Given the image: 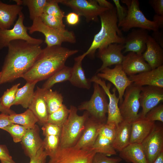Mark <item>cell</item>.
Returning a JSON list of instances; mask_svg holds the SVG:
<instances>
[{
	"mask_svg": "<svg viewBox=\"0 0 163 163\" xmlns=\"http://www.w3.org/2000/svg\"><path fill=\"white\" fill-rule=\"evenodd\" d=\"M9 119V115L4 113L0 114V129H2L11 124Z\"/></svg>",
	"mask_w": 163,
	"mask_h": 163,
	"instance_id": "obj_51",
	"label": "cell"
},
{
	"mask_svg": "<svg viewBox=\"0 0 163 163\" xmlns=\"http://www.w3.org/2000/svg\"><path fill=\"white\" fill-rule=\"evenodd\" d=\"M121 64L123 69L129 76L151 70L144 60L142 54H139L133 52H129L124 56Z\"/></svg>",
	"mask_w": 163,
	"mask_h": 163,
	"instance_id": "obj_19",
	"label": "cell"
},
{
	"mask_svg": "<svg viewBox=\"0 0 163 163\" xmlns=\"http://www.w3.org/2000/svg\"><path fill=\"white\" fill-rule=\"evenodd\" d=\"M148 163H153L163 152V127L155 126L141 144Z\"/></svg>",
	"mask_w": 163,
	"mask_h": 163,
	"instance_id": "obj_14",
	"label": "cell"
},
{
	"mask_svg": "<svg viewBox=\"0 0 163 163\" xmlns=\"http://www.w3.org/2000/svg\"><path fill=\"white\" fill-rule=\"evenodd\" d=\"M149 36L147 30L138 28L133 29L125 37L123 53L133 52L142 54L146 50V43Z\"/></svg>",
	"mask_w": 163,
	"mask_h": 163,
	"instance_id": "obj_17",
	"label": "cell"
},
{
	"mask_svg": "<svg viewBox=\"0 0 163 163\" xmlns=\"http://www.w3.org/2000/svg\"><path fill=\"white\" fill-rule=\"evenodd\" d=\"M163 101V88L153 86L141 87L139 102L142 107L139 116L145 117L147 113Z\"/></svg>",
	"mask_w": 163,
	"mask_h": 163,
	"instance_id": "obj_15",
	"label": "cell"
},
{
	"mask_svg": "<svg viewBox=\"0 0 163 163\" xmlns=\"http://www.w3.org/2000/svg\"><path fill=\"white\" fill-rule=\"evenodd\" d=\"M24 16L21 12L18 16V18L11 29L0 30V50L8 47L11 41L22 40L35 45H40L43 40L40 39L34 38L30 36L27 32V27L24 24Z\"/></svg>",
	"mask_w": 163,
	"mask_h": 163,
	"instance_id": "obj_9",
	"label": "cell"
},
{
	"mask_svg": "<svg viewBox=\"0 0 163 163\" xmlns=\"http://www.w3.org/2000/svg\"><path fill=\"white\" fill-rule=\"evenodd\" d=\"M16 4L27 6L29 10L30 19L32 21L40 18L43 12L47 0H14Z\"/></svg>",
	"mask_w": 163,
	"mask_h": 163,
	"instance_id": "obj_31",
	"label": "cell"
},
{
	"mask_svg": "<svg viewBox=\"0 0 163 163\" xmlns=\"http://www.w3.org/2000/svg\"><path fill=\"white\" fill-rule=\"evenodd\" d=\"M120 152V157L132 163H148L141 144L130 143Z\"/></svg>",
	"mask_w": 163,
	"mask_h": 163,
	"instance_id": "obj_28",
	"label": "cell"
},
{
	"mask_svg": "<svg viewBox=\"0 0 163 163\" xmlns=\"http://www.w3.org/2000/svg\"><path fill=\"white\" fill-rule=\"evenodd\" d=\"M47 156L43 145L35 155L30 158L29 163H46Z\"/></svg>",
	"mask_w": 163,
	"mask_h": 163,
	"instance_id": "obj_46",
	"label": "cell"
},
{
	"mask_svg": "<svg viewBox=\"0 0 163 163\" xmlns=\"http://www.w3.org/2000/svg\"><path fill=\"white\" fill-rule=\"evenodd\" d=\"M131 123L123 120L117 126L116 133L112 142L116 151L120 152L130 143Z\"/></svg>",
	"mask_w": 163,
	"mask_h": 163,
	"instance_id": "obj_27",
	"label": "cell"
},
{
	"mask_svg": "<svg viewBox=\"0 0 163 163\" xmlns=\"http://www.w3.org/2000/svg\"><path fill=\"white\" fill-rule=\"evenodd\" d=\"M141 87L132 83L126 89L123 101L119 107L123 120L131 123L139 117L138 112L140 107Z\"/></svg>",
	"mask_w": 163,
	"mask_h": 163,
	"instance_id": "obj_10",
	"label": "cell"
},
{
	"mask_svg": "<svg viewBox=\"0 0 163 163\" xmlns=\"http://www.w3.org/2000/svg\"><path fill=\"white\" fill-rule=\"evenodd\" d=\"M69 110L64 104L57 111L48 115L47 123L62 126L67 120Z\"/></svg>",
	"mask_w": 163,
	"mask_h": 163,
	"instance_id": "obj_35",
	"label": "cell"
},
{
	"mask_svg": "<svg viewBox=\"0 0 163 163\" xmlns=\"http://www.w3.org/2000/svg\"><path fill=\"white\" fill-rule=\"evenodd\" d=\"M83 59L81 55L75 58L72 75L69 81L75 86L89 89L91 87V82L85 75L82 64Z\"/></svg>",
	"mask_w": 163,
	"mask_h": 163,
	"instance_id": "obj_26",
	"label": "cell"
},
{
	"mask_svg": "<svg viewBox=\"0 0 163 163\" xmlns=\"http://www.w3.org/2000/svg\"><path fill=\"white\" fill-rule=\"evenodd\" d=\"M44 97L48 114L58 110L63 104V97L61 94L51 89L45 90Z\"/></svg>",
	"mask_w": 163,
	"mask_h": 163,
	"instance_id": "obj_33",
	"label": "cell"
},
{
	"mask_svg": "<svg viewBox=\"0 0 163 163\" xmlns=\"http://www.w3.org/2000/svg\"><path fill=\"white\" fill-rule=\"evenodd\" d=\"M121 161L120 157L110 158L102 154L96 153L92 163H119Z\"/></svg>",
	"mask_w": 163,
	"mask_h": 163,
	"instance_id": "obj_44",
	"label": "cell"
},
{
	"mask_svg": "<svg viewBox=\"0 0 163 163\" xmlns=\"http://www.w3.org/2000/svg\"><path fill=\"white\" fill-rule=\"evenodd\" d=\"M121 2L126 5L127 9V14L124 19L118 23L121 31L128 32L134 28L153 31L159 30L156 24L148 19L140 10L138 0H122Z\"/></svg>",
	"mask_w": 163,
	"mask_h": 163,
	"instance_id": "obj_5",
	"label": "cell"
},
{
	"mask_svg": "<svg viewBox=\"0 0 163 163\" xmlns=\"http://www.w3.org/2000/svg\"><path fill=\"white\" fill-rule=\"evenodd\" d=\"M8 47V53L1 71L0 84L22 78L33 65L42 50L40 45L22 40L11 41Z\"/></svg>",
	"mask_w": 163,
	"mask_h": 163,
	"instance_id": "obj_1",
	"label": "cell"
},
{
	"mask_svg": "<svg viewBox=\"0 0 163 163\" xmlns=\"http://www.w3.org/2000/svg\"><path fill=\"white\" fill-rule=\"evenodd\" d=\"M9 119L12 123L22 126L27 129L33 128L39 122L38 118L28 108L23 113L9 115Z\"/></svg>",
	"mask_w": 163,
	"mask_h": 163,
	"instance_id": "obj_30",
	"label": "cell"
},
{
	"mask_svg": "<svg viewBox=\"0 0 163 163\" xmlns=\"http://www.w3.org/2000/svg\"><path fill=\"white\" fill-rule=\"evenodd\" d=\"M101 27L95 35L92 42L88 50L82 55L84 58L87 56H94L96 50L106 47L114 43L124 44L125 37L118 25V21L115 7L107 10L99 16Z\"/></svg>",
	"mask_w": 163,
	"mask_h": 163,
	"instance_id": "obj_3",
	"label": "cell"
},
{
	"mask_svg": "<svg viewBox=\"0 0 163 163\" xmlns=\"http://www.w3.org/2000/svg\"><path fill=\"white\" fill-rule=\"evenodd\" d=\"M153 163H163V152L160 154Z\"/></svg>",
	"mask_w": 163,
	"mask_h": 163,
	"instance_id": "obj_55",
	"label": "cell"
},
{
	"mask_svg": "<svg viewBox=\"0 0 163 163\" xmlns=\"http://www.w3.org/2000/svg\"><path fill=\"white\" fill-rule=\"evenodd\" d=\"M124 49V44L114 43L98 50L97 56L102 64L97 70L96 74L111 66L121 64L124 56L122 53Z\"/></svg>",
	"mask_w": 163,
	"mask_h": 163,
	"instance_id": "obj_16",
	"label": "cell"
},
{
	"mask_svg": "<svg viewBox=\"0 0 163 163\" xmlns=\"http://www.w3.org/2000/svg\"><path fill=\"white\" fill-rule=\"evenodd\" d=\"M27 28L30 34L35 32L42 33L45 36V42L47 46L61 45L63 42L73 43L76 41L73 32L67 30H61L50 27L43 22L40 18L34 19L32 25Z\"/></svg>",
	"mask_w": 163,
	"mask_h": 163,
	"instance_id": "obj_7",
	"label": "cell"
},
{
	"mask_svg": "<svg viewBox=\"0 0 163 163\" xmlns=\"http://www.w3.org/2000/svg\"><path fill=\"white\" fill-rule=\"evenodd\" d=\"M162 31L159 30L153 31L151 36L155 40L162 48H163V34Z\"/></svg>",
	"mask_w": 163,
	"mask_h": 163,
	"instance_id": "obj_50",
	"label": "cell"
},
{
	"mask_svg": "<svg viewBox=\"0 0 163 163\" xmlns=\"http://www.w3.org/2000/svg\"><path fill=\"white\" fill-rule=\"evenodd\" d=\"M146 45V50L142 56L151 69L163 65V48L150 35L148 37Z\"/></svg>",
	"mask_w": 163,
	"mask_h": 163,
	"instance_id": "obj_23",
	"label": "cell"
},
{
	"mask_svg": "<svg viewBox=\"0 0 163 163\" xmlns=\"http://www.w3.org/2000/svg\"><path fill=\"white\" fill-rule=\"evenodd\" d=\"M1 163H15L11 162L8 161L6 160H1Z\"/></svg>",
	"mask_w": 163,
	"mask_h": 163,
	"instance_id": "obj_56",
	"label": "cell"
},
{
	"mask_svg": "<svg viewBox=\"0 0 163 163\" xmlns=\"http://www.w3.org/2000/svg\"><path fill=\"white\" fill-rule=\"evenodd\" d=\"M104 123L95 120L89 115L81 135L74 146L78 149L89 150L94 143Z\"/></svg>",
	"mask_w": 163,
	"mask_h": 163,
	"instance_id": "obj_18",
	"label": "cell"
},
{
	"mask_svg": "<svg viewBox=\"0 0 163 163\" xmlns=\"http://www.w3.org/2000/svg\"><path fill=\"white\" fill-rule=\"evenodd\" d=\"M90 80L91 82L96 83L100 85L108 98V116L106 123L117 126L123 120L118 107L119 99L116 96L117 89L114 87L112 89L113 93H111L110 89L111 84L108 83L107 85L104 80L96 75L92 76Z\"/></svg>",
	"mask_w": 163,
	"mask_h": 163,
	"instance_id": "obj_12",
	"label": "cell"
},
{
	"mask_svg": "<svg viewBox=\"0 0 163 163\" xmlns=\"http://www.w3.org/2000/svg\"><path fill=\"white\" fill-rule=\"evenodd\" d=\"M44 91L43 88L37 87L28 108L38 118V122L43 125L47 123L49 115L44 97Z\"/></svg>",
	"mask_w": 163,
	"mask_h": 163,
	"instance_id": "obj_24",
	"label": "cell"
},
{
	"mask_svg": "<svg viewBox=\"0 0 163 163\" xmlns=\"http://www.w3.org/2000/svg\"><path fill=\"white\" fill-rule=\"evenodd\" d=\"M58 0H47L43 10V13L63 20L64 12L60 8Z\"/></svg>",
	"mask_w": 163,
	"mask_h": 163,
	"instance_id": "obj_39",
	"label": "cell"
},
{
	"mask_svg": "<svg viewBox=\"0 0 163 163\" xmlns=\"http://www.w3.org/2000/svg\"><path fill=\"white\" fill-rule=\"evenodd\" d=\"M149 3L154 9L155 14L163 15V0H150Z\"/></svg>",
	"mask_w": 163,
	"mask_h": 163,
	"instance_id": "obj_47",
	"label": "cell"
},
{
	"mask_svg": "<svg viewBox=\"0 0 163 163\" xmlns=\"http://www.w3.org/2000/svg\"><path fill=\"white\" fill-rule=\"evenodd\" d=\"M21 142L26 155L30 158L35 155L43 145L38 126L36 124L33 128L27 129Z\"/></svg>",
	"mask_w": 163,
	"mask_h": 163,
	"instance_id": "obj_22",
	"label": "cell"
},
{
	"mask_svg": "<svg viewBox=\"0 0 163 163\" xmlns=\"http://www.w3.org/2000/svg\"><path fill=\"white\" fill-rule=\"evenodd\" d=\"M117 126L104 123L100 130L99 134L109 139L113 142L115 137Z\"/></svg>",
	"mask_w": 163,
	"mask_h": 163,
	"instance_id": "obj_42",
	"label": "cell"
},
{
	"mask_svg": "<svg viewBox=\"0 0 163 163\" xmlns=\"http://www.w3.org/2000/svg\"><path fill=\"white\" fill-rule=\"evenodd\" d=\"M37 82H27L22 87L18 88L16 93L13 105H20L24 108H28L34 94Z\"/></svg>",
	"mask_w": 163,
	"mask_h": 163,
	"instance_id": "obj_29",
	"label": "cell"
},
{
	"mask_svg": "<svg viewBox=\"0 0 163 163\" xmlns=\"http://www.w3.org/2000/svg\"><path fill=\"white\" fill-rule=\"evenodd\" d=\"M68 117L62 125L59 146L66 148L74 146L79 139L84 129L89 116L85 111L82 116L77 114L78 109L71 105Z\"/></svg>",
	"mask_w": 163,
	"mask_h": 163,
	"instance_id": "obj_4",
	"label": "cell"
},
{
	"mask_svg": "<svg viewBox=\"0 0 163 163\" xmlns=\"http://www.w3.org/2000/svg\"><path fill=\"white\" fill-rule=\"evenodd\" d=\"M23 8L16 4H8L0 1V30L9 29L22 12Z\"/></svg>",
	"mask_w": 163,
	"mask_h": 163,
	"instance_id": "obj_25",
	"label": "cell"
},
{
	"mask_svg": "<svg viewBox=\"0 0 163 163\" xmlns=\"http://www.w3.org/2000/svg\"><path fill=\"white\" fill-rule=\"evenodd\" d=\"M158 26L159 29L163 27V15L155 14L153 18V21Z\"/></svg>",
	"mask_w": 163,
	"mask_h": 163,
	"instance_id": "obj_52",
	"label": "cell"
},
{
	"mask_svg": "<svg viewBox=\"0 0 163 163\" xmlns=\"http://www.w3.org/2000/svg\"><path fill=\"white\" fill-rule=\"evenodd\" d=\"M0 112L2 113L6 114L8 115L15 113L11 109L6 108L2 106L1 102V97H0Z\"/></svg>",
	"mask_w": 163,
	"mask_h": 163,
	"instance_id": "obj_54",
	"label": "cell"
},
{
	"mask_svg": "<svg viewBox=\"0 0 163 163\" xmlns=\"http://www.w3.org/2000/svg\"><path fill=\"white\" fill-rule=\"evenodd\" d=\"M1 72H0V79H1Z\"/></svg>",
	"mask_w": 163,
	"mask_h": 163,
	"instance_id": "obj_57",
	"label": "cell"
},
{
	"mask_svg": "<svg viewBox=\"0 0 163 163\" xmlns=\"http://www.w3.org/2000/svg\"><path fill=\"white\" fill-rule=\"evenodd\" d=\"M20 85V83L16 84L4 92L1 97V102L5 108L10 109L11 107L13 105L16 92Z\"/></svg>",
	"mask_w": 163,
	"mask_h": 163,
	"instance_id": "obj_38",
	"label": "cell"
},
{
	"mask_svg": "<svg viewBox=\"0 0 163 163\" xmlns=\"http://www.w3.org/2000/svg\"><path fill=\"white\" fill-rule=\"evenodd\" d=\"M89 150L108 156L117 154L116 151L113 146L112 142L107 138L99 134L94 143Z\"/></svg>",
	"mask_w": 163,
	"mask_h": 163,
	"instance_id": "obj_34",
	"label": "cell"
},
{
	"mask_svg": "<svg viewBox=\"0 0 163 163\" xmlns=\"http://www.w3.org/2000/svg\"><path fill=\"white\" fill-rule=\"evenodd\" d=\"M8 132L15 143L21 142L27 129L21 125L12 123L2 129Z\"/></svg>",
	"mask_w": 163,
	"mask_h": 163,
	"instance_id": "obj_37",
	"label": "cell"
},
{
	"mask_svg": "<svg viewBox=\"0 0 163 163\" xmlns=\"http://www.w3.org/2000/svg\"><path fill=\"white\" fill-rule=\"evenodd\" d=\"M93 88V92L90 99L82 102L77 109L85 110L90 117L99 122L106 123L108 104L107 95L98 84L94 83Z\"/></svg>",
	"mask_w": 163,
	"mask_h": 163,
	"instance_id": "obj_6",
	"label": "cell"
},
{
	"mask_svg": "<svg viewBox=\"0 0 163 163\" xmlns=\"http://www.w3.org/2000/svg\"><path fill=\"white\" fill-rule=\"evenodd\" d=\"M98 5L101 7L108 9L113 8L114 6L112 4L106 0H96Z\"/></svg>",
	"mask_w": 163,
	"mask_h": 163,
	"instance_id": "obj_53",
	"label": "cell"
},
{
	"mask_svg": "<svg viewBox=\"0 0 163 163\" xmlns=\"http://www.w3.org/2000/svg\"><path fill=\"white\" fill-rule=\"evenodd\" d=\"M72 73V67L65 66L48 78L42 88L45 90H48L57 83L69 81Z\"/></svg>",
	"mask_w": 163,
	"mask_h": 163,
	"instance_id": "obj_32",
	"label": "cell"
},
{
	"mask_svg": "<svg viewBox=\"0 0 163 163\" xmlns=\"http://www.w3.org/2000/svg\"><path fill=\"white\" fill-rule=\"evenodd\" d=\"M60 3L70 8L80 16L84 17L88 22L97 21L98 17L108 9L102 8L96 0H58Z\"/></svg>",
	"mask_w": 163,
	"mask_h": 163,
	"instance_id": "obj_11",
	"label": "cell"
},
{
	"mask_svg": "<svg viewBox=\"0 0 163 163\" xmlns=\"http://www.w3.org/2000/svg\"><path fill=\"white\" fill-rule=\"evenodd\" d=\"M96 153L93 151L78 149L74 146L63 148L59 146L49 156L48 163H92Z\"/></svg>",
	"mask_w": 163,
	"mask_h": 163,
	"instance_id": "obj_8",
	"label": "cell"
},
{
	"mask_svg": "<svg viewBox=\"0 0 163 163\" xmlns=\"http://www.w3.org/2000/svg\"><path fill=\"white\" fill-rule=\"evenodd\" d=\"M66 23L69 25L74 26L77 25L80 21V16L75 12H71L66 16Z\"/></svg>",
	"mask_w": 163,
	"mask_h": 163,
	"instance_id": "obj_48",
	"label": "cell"
},
{
	"mask_svg": "<svg viewBox=\"0 0 163 163\" xmlns=\"http://www.w3.org/2000/svg\"><path fill=\"white\" fill-rule=\"evenodd\" d=\"M145 117L150 121H158L163 123V104L158 105L152 108L147 113Z\"/></svg>",
	"mask_w": 163,
	"mask_h": 163,
	"instance_id": "obj_41",
	"label": "cell"
},
{
	"mask_svg": "<svg viewBox=\"0 0 163 163\" xmlns=\"http://www.w3.org/2000/svg\"><path fill=\"white\" fill-rule=\"evenodd\" d=\"M40 18L43 22L50 27L61 30H66L63 20L44 13L42 14Z\"/></svg>",
	"mask_w": 163,
	"mask_h": 163,
	"instance_id": "obj_40",
	"label": "cell"
},
{
	"mask_svg": "<svg viewBox=\"0 0 163 163\" xmlns=\"http://www.w3.org/2000/svg\"><path fill=\"white\" fill-rule=\"evenodd\" d=\"M78 50L61 45L47 46L42 49L37 59L22 78L27 82H37L47 79L65 66L66 61Z\"/></svg>",
	"mask_w": 163,
	"mask_h": 163,
	"instance_id": "obj_2",
	"label": "cell"
},
{
	"mask_svg": "<svg viewBox=\"0 0 163 163\" xmlns=\"http://www.w3.org/2000/svg\"><path fill=\"white\" fill-rule=\"evenodd\" d=\"M96 75L102 79L109 81L114 85L118 91L121 104L126 89L133 83L123 69L121 64L116 65L112 69L106 67L97 73Z\"/></svg>",
	"mask_w": 163,
	"mask_h": 163,
	"instance_id": "obj_13",
	"label": "cell"
},
{
	"mask_svg": "<svg viewBox=\"0 0 163 163\" xmlns=\"http://www.w3.org/2000/svg\"><path fill=\"white\" fill-rule=\"evenodd\" d=\"M128 77L133 83L139 86H153L163 88V65Z\"/></svg>",
	"mask_w": 163,
	"mask_h": 163,
	"instance_id": "obj_20",
	"label": "cell"
},
{
	"mask_svg": "<svg viewBox=\"0 0 163 163\" xmlns=\"http://www.w3.org/2000/svg\"><path fill=\"white\" fill-rule=\"evenodd\" d=\"M62 126L49 123H46L43 125L41 129L43 134L45 136L55 135L60 136Z\"/></svg>",
	"mask_w": 163,
	"mask_h": 163,
	"instance_id": "obj_43",
	"label": "cell"
},
{
	"mask_svg": "<svg viewBox=\"0 0 163 163\" xmlns=\"http://www.w3.org/2000/svg\"><path fill=\"white\" fill-rule=\"evenodd\" d=\"M156 125L154 121H150L140 116L131 123L130 143L141 144L151 133Z\"/></svg>",
	"mask_w": 163,
	"mask_h": 163,
	"instance_id": "obj_21",
	"label": "cell"
},
{
	"mask_svg": "<svg viewBox=\"0 0 163 163\" xmlns=\"http://www.w3.org/2000/svg\"><path fill=\"white\" fill-rule=\"evenodd\" d=\"M115 5L118 23L121 22L125 18L127 14V8L122 6L119 0H113Z\"/></svg>",
	"mask_w": 163,
	"mask_h": 163,
	"instance_id": "obj_45",
	"label": "cell"
},
{
	"mask_svg": "<svg viewBox=\"0 0 163 163\" xmlns=\"http://www.w3.org/2000/svg\"><path fill=\"white\" fill-rule=\"evenodd\" d=\"M0 160H6L15 163L5 145L0 144Z\"/></svg>",
	"mask_w": 163,
	"mask_h": 163,
	"instance_id": "obj_49",
	"label": "cell"
},
{
	"mask_svg": "<svg viewBox=\"0 0 163 163\" xmlns=\"http://www.w3.org/2000/svg\"><path fill=\"white\" fill-rule=\"evenodd\" d=\"M60 136L55 135L45 136L43 146L47 156H50L57 150L59 145Z\"/></svg>",
	"mask_w": 163,
	"mask_h": 163,
	"instance_id": "obj_36",
	"label": "cell"
}]
</instances>
